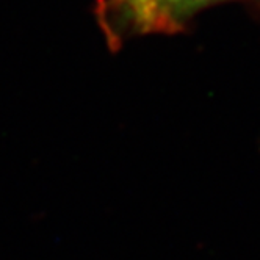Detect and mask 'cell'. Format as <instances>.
Segmentation results:
<instances>
[{
	"mask_svg": "<svg viewBox=\"0 0 260 260\" xmlns=\"http://www.w3.org/2000/svg\"><path fill=\"white\" fill-rule=\"evenodd\" d=\"M222 0H151L149 31L177 28L199 10Z\"/></svg>",
	"mask_w": 260,
	"mask_h": 260,
	"instance_id": "1",
	"label": "cell"
},
{
	"mask_svg": "<svg viewBox=\"0 0 260 260\" xmlns=\"http://www.w3.org/2000/svg\"><path fill=\"white\" fill-rule=\"evenodd\" d=\"M115 8L124 19L138 28L140 31H147L149 28L151 0H113Z\"/></svg>",
	"mask_w": 260,
	"mask_h": 260,
	"instance_id": "2",
	"label": "cell"
}]
</instances>
